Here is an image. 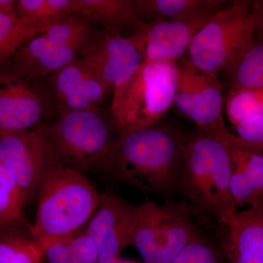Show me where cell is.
I'll use <instances>...</instances> for the list:
<instances>
[{"label": "cell", "instance_id": "cell-1", "mask_svg": "<svg viewBox=\"0 0 263 263\" xmlns=\"http://www.w3.org/2000/svg\"><path fill=\"white\" fill-rule=\"evenodd\" d=\"M232 134L228 130L197 129L183 138L182 171L178 190L194 215L223 226L238 212L230 190Z\"/></svg>", "mask_w": 263, "mask_h": 263}, {"label": "cell", "instance_id": "cell-2", "mask_svg": "<svg viewBox=\"0 0 263 263\" xmlns=\"http://www.w3.org/2000/svg\"><path fill=\"white\" fill-rule=\"evenodd\" d=\"M183 138L156 124L118 138L108 172L142 192L164 195L179 190Z\"/></svg>", "mask_w": 263, "mask_h": 263}, {"label": "cell", "instance_id": "cell-3", "mask_svg": "<svg viewBox=\"0 0 263 263\" xmlns=\"http://www.w3.org/2000/svg\"><path fill=\"white\" fill-rule=\"evenodd\" d=\"M100 195L82 173L65 165L53 170L37 195L33 239L44 251L52 242L77 234L98 209Z\"/></svg>", "mask_w": 263, "mask_h": 263}, {"label": "cell", "instance_id": "cell-4", "mask_svg": "<svg viewBox=\"0 0 263 263\" xmlns=\"http://www.w3.org/2000/svg\"><path fill=\"white\" fill-rule=\"evenodd\" d=\"M37 129L47 138L66 167L85 175L108 172L119 134L112 118L105 117L100 108L57 110Z\"/></svg>", "mask_w": 263, "mask_h": 263}, {"label": "cell", "instance_id": "cell-5", "mask_svg": "<svg viewBox=\"0 0 263 263\" xmlns=\"http://www.w3.org/2000/svg\"><path fill=\"white\" fill-rule=\"evenodd\" d=\"M194 216L186 202L132 205L129 247L143 263H171L198 233Z\"/></svg>", "mask_w": 263, "mask_h": 263}, {"label": "cell", "instance_id": "cell-6", "mask_svg": "<svg viewBox=\"0 0 263 263\" xmlns=\"http://www.w3.org/2000/svg\"><path fill=\"white\" fill-rule=\"evenodd\" d=\"M176 62H143L110 114L119 137L157 124L174 105Z\"/></svg>", "mask_w": 263, "mask_h": 263}, {"label": "cell", "instance_id": "cell-7", "mask_svg": "<svg viewBox=\"0 0 263 263\" xmlns=\"http://www.w3.org/2000/svg\"><path fill=\"white\" fill-rule=\"evenodd\" d=\"M256 18L252 2H230L193 38L189 61L198 68L226 73L253 40Z\"/></svg>", "mask_w": 263, "mask_h": 263}, {"label": "cell", "instance_id": "cell-8", "mask_svg": "<svg viewBox=\"0 0 263 263\" xmlns=\"http://www.w3.org/2000/svg\"><path fill=\"white\" fill-rule=\"evenodd\" d=\"M0 162L18 183L27 201L37 196L53 170L65 165L37 128L0 137Z\"/></svg>", "mask_w": 263, "mask_h": 263}, {"label": "cell", "instance_id": "cell-9", "mask_svg": "<svg viewBox=\"0 0 263 263\" xmlns=\"http://www.w3.org/2000/svg\"><path fill=\"white\" fill-rule=\"evenodd\" d=\"M56 113L44 80L0 70V137L36 129Z\"/></svg>", "mask_w": 263, "mask_h": 263}, {"label": "cell", "instance_id": "cell-10", "mask_svg": "<svg viewBox=\"0 0 263 263\" xmlns=\"http://www.w3.org/2000/svg\"><path fill=\"white\" fill-rule=\"evenodd\" d=\"M174 105L196 124L197 129L228 130L223 120V97L218 74L198 68L189 60L178 66Z\"/></svg>", "mask_w": 263, "mask_h": 263}, {"label": "cell", "instance_id": "cell-11", "mask_svg": "<svg viewBox=\"0 0 263 263\" xmlns=\"http://www.w3.org/2000/svg\"><path fill=\"white\" fill-rule=\"evenodd\" d=\"M80 57L94 71L107 91H113L110 108L118 103L143 63L141 54L129 38L105 30Z\"/></svg>", "mask_w": 263, "mask_h": 263}, {"label": "cell", "instance_id": "cell-12", "mask_svg": "<svg viewBox=\"0 0 263 263\" xmlns=\"http://www.w3.org/2000/svg\"><path fill=\"white\" fill-rule=\"evenodd\" d=\"M210 18L156 21L134 31L128 38L143 62H176L188 51L193 38Z\"/></svg>", "mask_w": 263, "mask_h": 263}, {"label": "cell", "instance_id": "cell-13", "mask_svg": "<svg viewBox=\"0 0 263 263\" xmlns=\"http://www.w3.org/2000/svg\"><path fill=\"white\" fill-rule=\"evenodd\" d=\"M43 80L56 111L100 108L108 92L94 71L79 57Z\"/></svg>", "mask_w": 263, "mask_h": 263}, {"label": "cell", "instance_id": "cell-14", "mask_svg": "<svg viewBox=\"0 0 263 263\" xmlns=\"http://www.w3.org/2000/svg\"><path fill=\"white\" fill-rule=\"evenodd\" d=\"M131 207L116 194L100 195L98 209L86 230L98 249V263L115 262L129 247Z\"/></svg>", "mask_w": 263, "mask_h": 263}, {"label": "cell", "instance_id": "cell-15", "mask_svg": "<svg viewBox=\"0 0 263 263\" xmlns=\"http://www.w3.org/2000/svg\"><path fill=\"white\" fill-rule=\"evenodd\" d=\"M78 57L79 53L72 48L41 34L19 48L0 70L22 79L41 80Z\"/></svg>", "mask_w": 263, "mask_h": 263}, {"label": "cell", "instance_id": "cell-16", "mask_svg": "<svg viewBox=\"0 0 263 263\" xmlns=\"http://www.w3.org/2000/svg\"><path fill=\"white\" fill-rule=\"evenodd\" d=\"M221 251L228 263H263V201L232 216Z\"/></svg>", "mask_w": 263, "mask_h": 263}, {"label": "cell", "instance_id": "cell-17", "mask_svg": "<svg viewBox=\"0 0 263 263\" xmlns=\"http://www.w3.org/2000/svg\"><path fill=\"white\" fill-rule=\"evenodd\" d=\"M233 168L230 190L237 208L253 206L263 201V155L240 148L230 139Z\"/></svg>", "mask_w": 263, "mask_h": 263}, {"label": "cell", "instance_id": "cell-18", "mask_svg": "<svg viewBox=\"0 0 263 263\" xmlns=\"http://www.w3.org/2000/svg\"><path fill=\"white\" fill-rule=\"evenodd\" d=\"M138 16L152 21L212 18L229 2L221 0H133Z\"/></svg>", "mask_w": 263, "mask_h": 263}, {"label": "cell", "instance_id": "cell-19", "mask_svg": "<svg viewBox=\"0 0 263 263\" xmlns=\"http://www.w3.org/2000/svg\"><path fill=\"white\" fill-rule=\"evenodd\" d=\"M75 13L111 34H121L124 28L143 29L147 24L137 14L133 0H75Z\"/></svg>", "mask_w": 263, "mask_h": 263}, {"label": "cell", "instance_id": "cell-20", "mask_svg": "<svg viewBox=\"0 0 263 263\" xmlns=\"http://www.w3.org/2000/svg\"><path fill=\"white\" fill-rule=\"evenodd\" d=\"M56 22L22 18L15 12L0 13V70L19 48L46 32Z\"/></svg>", "mask_w": 263, "mask_h": 263}, {"label": "cell", "instance_id": "cell-21", "mask_svg": "<svg viewBox=\"0 0 263 263\" xmlns=\"http://www.w3.org/2000/svg\"><path fill=\"white\" fill-rule=\"evenodd\" d=\"M95 26L85 15L73 13L59 19L43 35L53 42L72 48L80 57L100 36Z\"/></svg>", "mask_w": 263, "mask_h": 263}, {"label": "cell", "instance_id": "cell-22", "mask_svg": "<svg viewBox=\"0 0 263 263\" xmlns=\"http://www.w3.org/2000/svg\"><path fill=\"white\" fill-rule=\"evenodd\" d=\"M226 74L232 88H263V41L254 36Z\"/></svg>", "mask_w": 263, "mask_h": 263}, {"label": "cell", "instance_id": "cell-23", "mask_svg": "<svg viewBox=\"0 0 263 263\" xmlns=\"http://www.w3.org/2000/svg\"><path fill=\"white\" fill-rule=\"evenodd\" d=\"M227 115L233 126L263 113V88L236 89L232 88L226 104Z\"/></svg>", "mask_w": 263, "mask_h": 263}, {"label": "cell", "instance_id": "cell-24", "mask_svg": "<svg viewBox=\"0 0 263 263\" xmlns=\"http://www.w3.org/2000/svg\"><path fill=\"white\" fill-rule=\"evenodd\" d=\"M15 13L35 21H57L75 13V0H19Z\"/></svg>", "mask_w": 263, "mask_h": 263}, {"label": "cell", "instance_id": "cell-25", "mask_svg": "<svg viewBox=\"0 0 263 263\" xmlns=\"http://www.w3.org/2000/svg\"><path fill=\"white\" fill-rule=\"evenodd\" d=\"M27 202L18 183L0 162V224L20 219Z\"/></svg>", "mask_w": 263, "mask_h": 263}, {"label": "cell", "instance_id": "cell-26", "mask_svg": "<svg viewBox=\"0 0 263 263\" xmlns=\"http://www.w3.org/2000/svg\"><path fill=\"white\" fill-rule=\"evenodd\" d=\"M224 260L221 251L197 233L171 263H224Z\"/></svg>", "mask_w": 263, "mask_h": 263}, {"label": "cell", "instance_id": "cell-27", "mask_svg": "<svg viewBox=\"0 0 263 263\" xmlns=\"http://www.w3.org/2000/svg\"><path fill=\"white\" fill-rule=\"evenodd\" d=\"M234 127L235 141L238 146L263 155V113L248 118Z\"/></svg>", "mask_w": 263, "mask_h": 263}, {"label": "cell", "instance_id": "cell-28", "mask_svg": "<svg viewBox=\"0 0 263 263\" xmlns=\"http://www.w3.org/2000/svg\"><path fill=\"white\" fill-rule=\"evenodd\" d=\"M43 259L44 251L32 238L24 243L6 263H42Z\"/></svg>", "mask_w": 263, "mask_h": 263}, {"label": "cell", "instance_id": "cell-29", "mask_svg": "<svg viewBox=\"0 0 263 263\" xmlns=\"http://www.w3.org/2000/svg\"><path fill=\"white\" fill-rule=\"evenodd\" d=\"M252 9L256 18L254 36L257 39L263 41V0L252 2Z\"/></svg>", "mask_w": 263, "mask_h": 263}, {"label": "cell", "instance_id": "cell-30", "mask_svg": "<svg viewBox=\"0 0 263 263\" xmlns=\"http://www.w3.org/2000/svg\"><path fill=\"white\" fill-rule=\"evenodd\" d=\"M16 3L15 0H0V13H14Z\"/></svg>", "mask_w": 263, "mask_h": 263}, {"label": "cell", "instance_id": "cell-31", "mask_svg": "<svg viewBox=\"0 0 263 263\" xmlns=\"http://www.w3.org/2000/svg\"><path fill=\"white\" fill-rule=\"evenodd\" d=\"M113 263H137L135 262H132V261L127 260V259H118L115 262Z\"/></svg>", "mask_w": 263, "mask_h": 263}]
</instances>
